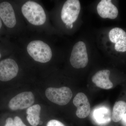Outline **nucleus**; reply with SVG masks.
<instances>
[{"mask_svg": "<svg viewBox=\"0 0 126 126\" xmlns=\"http://www.w3.org/2000/svg\"><path fill=\"white\" fill-rule=\"evenodd\" d=\"M123 121L126 124V114H125L122 118Z\"/></svg>", "mask_w": 126, "mask_h": 126, "instance_id": "19", "label": "nucleus"}, {"mask_svg": "<svg viewBox=\"0 0 126 126\" xmlns=\"http://www.w3.org/2000/svg\"><path fill=\"white\" fill-rule=\"evenodd\" d=\"M21 12L23 16L32 24L43 25L45 23L46 16L43 7L35 1H29L22 6Z\"/></svg>", "mask_w": 126, "mask_h": 126, "instance_id": "1", "label": "nucleus"}, {"mask_svg": "<svg viewBox=\"0 0 126 126\" xmlns=\"http://www.w3.org/2000/svg\"><path fill=\"white\" fill-rule=\"evenodd\" d=\"M109 111L106 108H98L94 111V116L95 120L100 124L106 123L110 120Z\"/></svg>", "mask_w": 126, "mask_h": 126, "instance_id": "15", "label": "nucleus"}, {"mask_svg": "<svg viewBox=\"0 0 126 126\" xmlns=\"http://www.w3.org/2000/svg\"><path fill=\"white\" fill-rule=\"evenodd\" d=\"M109 37L112 43H115V49L117 52H126V32L119 27H115L109 33Z\"/></svg>", "mask_w": 126, "mask_h": 126, "instance_id": "9", "label": "nucleus"}, {"mask_svg": "<svg viewBox=\"0 0 126 126\" xmlns=\"http://www.w3.org/2000/svg\"><path fill=\"white\" fill-rule=\"evenodd\" d=\"M73 103L77 108L76 114L78 117L84 118L89 115L91 109L90 103L86 94L82 93L77 94Z\"/></svg>", "mask_w": 126, "mask_h": 126, "instance_id": "8", "label": "nucleus"}, {"mask_svg": "<svg viewBox=\"0 0 126 126\" xmlns=\"http://www.w3.org/2000/svg\"><path fill=\"white\" fill-rule=\"evenodd\" d=\"M110 70L106 69L98 71L92 78V82L97 87L104 89H111L113 87L110 81Z\"/></svg>", "mask_w": 126, "mask_h": 126, "instance_id": "12", "label": "nucleus"}, {"mask_svg": "<svg viewBox=\"0 0 126 126\" xmlns=\"http://www.w3.org/2000/svg\"><path fill=\"white\" fill-rule=\"evenodd\" d=\"M34 102V94L31 92L20 93L12 98L9 107L12 110L25 109L31 107Z\"/></svg>", "mask_w": 126, "mask_h": 126, "instance_id": "6", "label": "nucleus"}, {"mask_svg": "<svg viewBox=\"0 0 126 126\" xmlns=\"http://www.w3.org/2000/svg\"><path fill=\"white\" fill-rule=\"evenodd\" d=\"M13 126H27L24 124L20 118L16 116L14 118Z\"/></svg>", "mask_w": 126, "mask_h": 126, "instance_id": "17", "label": "nucleus"}, {"mask_svg": "<svg viewBox=\"0 0 126 126\" xmlns=\"http://www.w3.org/2000/svg\"><path fill=\"white\" fill-rule=\"evenodd\" d=\"M41 109L39 105L35 104L31 106L26 110L27 119L32 126H37L39 124Z\"/></svg>", "mask_w": 126, "mask_h": 126, "instance_id": "13", "label": "nucleus"}, {"mask_svg": "<svg viewBox=\"0 0 126 126\" xmlns=\"http://www.w3.org/2000/svg\"><path fill=\"white\" fill-rule=\"evenodd\" d=\"M47 126H65L61 122L58 120H50L48 122Z\"/></svg>", "mask_w": 126, "mask_h": 126, "instance_id": "16", "label": "nucleus"}, {"mask_svg": "<svg viewBox=\"0 0 126 126\" xmlns=\"http://www.w3.org/2000/svg\"><path fill=\"white\" fill-rule=\"evenodd\" d=\"M0 18L7 27L12 28L16 23L15 14L12 5L7 1L0 3Z\"/></svg>", "mask_w": 126, "mask_h": 126, "instance_id": "10", "label": "nucleus"}, {"mask_svg": "<svg viewBox=\"0 0 126 126\" xmlns=\"http://www.w3.org/2000/svg\"><path fill=\"white\" fill-rule=\"evenodd\" d=\"M14 120L11 118H8L6 119L5 126H13Z\"/></svg>", "mask_w": 126, "mask_h": 126, "instance_id": "18", "label": "nucleus"}, {"mask_svg": "<svg viewBox=\"0 0 126 126\" xmlns=\"http://www.w3.org/2000/svg\"><path fill=\"white\" fill-rule=\"evenodd\" d=\"M97 10L99 15L104 19H114L118 15V10L111 0H101L97 6Z\"/></svg>", "mask_w": 126, "mask_h": 126, "instance_id": "11", "label": "nucleus"}, {"mask_svg": "<svg viewBox=\"0 0 126 126\" xmlns=\"http://www.w3.org/2000/svg\"><path fill=\"white\" fill-rule=\"evenodd\" d=\"M87 47L83 41L76 43L73 47L70 58V63L76 69L84 68L88 63Z\"/></svg>", "mask_w": 126, "mask_h": 126, "instance_id": "3", "label": "nucleus"}, {"mask_svg": "<svg viewBox=\"0 0 126 126\" xmlns=\"http://www.w3.org/2000/svg\"><path fill=\"white\" fill-rule=\"evenodd\" d=\"M1 57V54L0 53V58Z\"/></svg>", "mask_w": 126, "mask_h": 126, "instance_id": "21", "label": "nucleus"}, {"mask_svg": "<svg viewBox=\"0 0 126 126\" xmlns=\"http://www.w3.org/2000/svg\"><path fill=\"white\" fill-rule=\"evenodd\" d=\"M81 4L79 0H68L63 5L61 18L66 25L73 24L77 20L81 10Z\"/></svg>", "mask_w": 126, "mask_h": 126, "instance_id": "5", "label": "nucleus"}, {"mask_svg": "<svg viewBox=\"0 0 126 126\" xmlns=\"http://www.w3.org/2000/svg\"><path fill=\"white\" fill-rule=\"evenodd\" d=\"M45 95L52 102L60 106H64L70 102L73 93L71 89L67 87L59 88L50 87L46 90Z\"/></svg>", "mask_w": 126, "mask_h": 126, "instance_id": "4", "label": "nucleus"}, {"mask_svg": "<svg viewBox=\"0 0 126 126\" xmlns=\"http://www.w3.org/2000/svg\"><path fill=\"white\" fill-rule=\"evenodd\" d=\"M19 67L14 60L6 59L0 62V80L6 82L17 76Z\"/></svg>", "mask_w": 126, "mask_h": 126, "instance_id": "7", "label": "nucleus"}, {"mask_svg": "<svg viewBox=\"0 0 126 126\" xmlns=\"http://www.w3.org/2000/svg\"><path fill=\"white\" fill-rule=\"evenodd\" d=\"M126 112V103L120 101L115 103L113 108L112 119L115 122H118L122 119Z\"/></svg>", "mask_w": 126, "mask_h": 126, "instance_id": "14", "label": "nucleus"}, {"mask_svg": "<svg viewBox=\"0 0 126 126\" xmlns=\"http://www.w3.org/2000/svg\"><path fill=\"white\" fill-rule=\"evenodd\" d=\"M27 49L30 56L37 62L46 63L50 61L52 58L51 48L42 41H32L28 44Z\"/></svg>", "mask_w": 126, "mask_h": 126, "instance_id": "2", "label": "nucleus"}, {"mask_svg": "<svg viewBox=\"0 0 126 126\" xmlns=\"http://www.w3.org/2000/svg\"><path fill=\"white\" fill-rule=\"evenodd\" d=\"M2 22H1V20L0 19V29L1 28V26H2Z\"/></svg>", "mask_w": 126, "mask_h": 126, "instance_id": "20", "label": "nucleus"}]
</instances>
